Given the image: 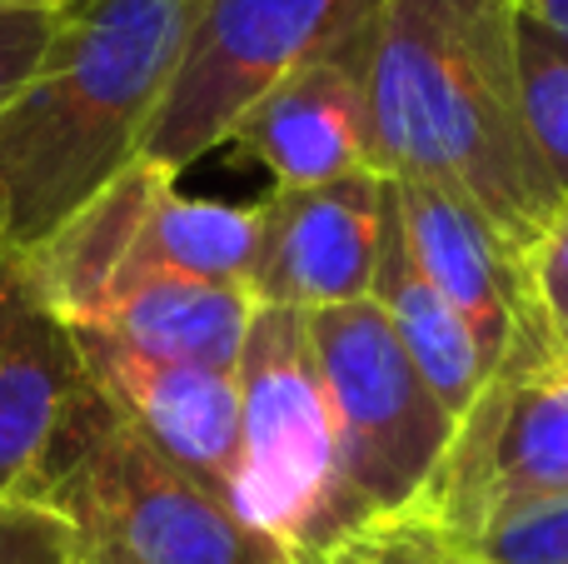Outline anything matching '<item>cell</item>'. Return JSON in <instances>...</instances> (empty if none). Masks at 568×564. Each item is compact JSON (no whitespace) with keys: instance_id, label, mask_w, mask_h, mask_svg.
Instances as JSON below:
<instances>
[{"instance_id":"cb8c5ba5","label":"cell","mask_w":568,"mask_h":564,"mask_svg":"<svg viewBox=\"0 0 568 564\" xmlns=\"http://www.w3.org/2000/svg\"><path fill=\"white\" fill-rule=\"evenodd\" d=\"M0 240H6V210H0Z\"/></svg>"},{"instance_id":"e0dca14e","label":"cell","mask_w":568,"mask_h":564,"mask_svg":"<svg viewBox=\"0 0 568 564\" xmlns=\"http://www.w3.org/2000/svg\"><path fill=\"white\" fill-rule=\"evenodd\" d=\"M464 545L484 564H568V495L514 510Z\"/></svg>"},{"instance_id":"5bb4252c","label":"cell","mask_w":568,"mask_h":564,"mask_svg":"<svg viewBox=\"0 0 568 564\" xmlns=\"http://www.w3.org/2000/svg\"><path fill=\"white\" fill-rule=\"evenodd\" d=\"M369 300L384 310L394 340L419 365V375L444 400V410L459 420L474 405L489 370H484V355L474 345L464 315L444 300V290L414 260L409 240L399 230V215H394V195H389V215H384V240H379V265H374Z\"/></svg>"},{"instance_id":"6da1fadb","label":"cell","mask_w":568,"mask_h":564,"mask_svg":"<svg viewBox=\"0 0 568 564\" xmlns=\"http://www.w3.org/2000/svg\"><path fill=\"white\" fill-rule=\"evenodd\" d=\"M374 125L384 175L459 195L519 260L568 210L524 130L514 0H379Z\"/></svg>"},{"instance_id":"8fae6325","label":"cell","mask_w":568,"mask_h":564,"mask_svg":"<svg viewBox=\"0 0 568 564\" xmlns=\"http://www.w3.org/2000/svg\"><path fill=\"white\" fill-rule=\"evenodd\" d=\"M75 350L90 385L110 410L145 440L150 450L180 465L190 480L215 490L220 500L235 495L240 475V375L230 370L165 365V360L135 355L130 345L75 330Z\"/></svg>"},{"instance_id":"ac0fdd59","label":"cell","mask_w":568,"mask_h":564,"mask_svg":"<svg viewBox=\"0 0 568 564\" xmlns=\"http://www.w3.org/2000/svg\"><path fill=\"white\" fill-rule=\"evenodd\" d=\"M0 564H90L85 540L36 495L0 500Z\"/></svg>"},{"instance_id":"277c9868","label":"cell","mask_w":568,"mask_h":564,"mask_svg":"<svg viewBox=\"0 0 568 564\" xmlns=\"http://www.w3.org/2000/svg\"><path fill=\"white\" fill-rule=\"evenodd\" d=\"M30 495L75 525L90 564H290L230 500L150 450L100 390Z\"/></svg>"},{"instance_id":"d4e9b609","label":"cell","mask_w":568,"mask_h":564,"mask_svg":"<svg viewBox=\"0 0 568 564\" xmlns=\"http://www.w3.org/2000/svg\"><path fill=\"white\" fill-rule=\"evenodd\" d=\"M0 6H26V0H0Z\"/></svg>"},{"instance_id":"5b68a950","label":"cell","mask_w":568,"mask_h":564,"mask_svg":"<svg viewBox=\"0 0 568 564\" xmlns=\"http://www.w3.org/2000/svg\"><path fill=\"white\" fill-rule=\"evenodd\" d=\"M559 495H568V355L529 290L499 365L454 420V440L419 515L454 540H469L514 510Z\"/></svg>"},{"instance_id":"603a6c76","label":"cell","mask_w":568,"mask_h":564,"mask_svg":"<svg viewBox=\"0 0 568 564\" xmlns=\"http://www.w3.org/2000/svg\"><path fill=\"white\" fill-rule=\"evenodd\" d=\"M434 564H484V560L474 555L464 540H454L449 530H444V535H439V560H434Z\"/></svg>"},{"instance_id":"44dd1931","label":"cell","mask_w":568,"mask_h":564,"mask_svg":"<svg viewBox=\"0 0 568 564\" xmlns=\"http://www.w3.org/2000/svg\"><path fill=\"white\" fill-rule=\"evenodd\" d=\"M524 270H529V290L544 325H549V335L559 340V350L568 355V210L559 215V225L534 245Z\"/></svg>"},{"instance_id":"3957f363","label":"cell","mask_w":568,"mask_h":564,"mask_svg":"<svg viewBox=\"0 0 568 564\" xmlns=\"http://www.w3.org/2000/svg\"><path fill=\"white\" fill-rule=\"evenodd\" d=\"M240 475L235 515L290 555L324 564L344 540L369 530L339 460V435L300 310H255L240 355Z\"/></svg>"},{"instance_id":"ba28073f","label":"cell","mask_w":568,"mask_h":564,"mask_svg":"<svg viewBox=\"0 0 568 564\" xmlns=\"http://www.w3.org/2000/svg\"><path fill=\"white\" fill-rule=\"evenodd\" d=\"M374 10L364 26L300 60L240 120L235 145L275 175V190L379 170L374 125ZM384 175V170H379Z\"/></svg>"},{"instance_id":"30bf717a","label":"cell","mask_w":568,"mask_h":564,"mask_svg":"<svg viewBox=\"0 0 568 564\" xmlns=\"http://www.w3.org/2000/svg\"><path fill=\"white\" fill-rule=\"evenodd\" d=\"M90 400L70 325L45 305L26 250L0 240V500L36 490Z\"/></svg>"},{"instance_id":"9a60e30c","label":"cell","mask_w":568,"mask_h":564,"mask_svg":"<svg viewBox=\"0 0 568 564\" xmlns=\"http://www.w3.org/2000/svg\"><path fill=\"white\" fill-rule=\"evenodd\" d=\"M255 250H260V205L195 200V195H180L175 180H170V185L150 200L145 220H140L115 295L145 275H185V280H205V285H245L250 290Z\"/></svg>"},{"instance_id":"7402d4cb","label":"cell","mask_w":568,"mask_h":564,"mask_svg":"<svg viewBox=\"0 0 568 564\" xmlns=\"http://www.w3.org/2000/svg\"><path fill=\"white\" fill-rule=\"evenodd\" d=\"M519 6V16L539 20L544 30H554V36L568 40V0H514Z\"/></svg>"},{"instance_id":"2e32d148","label":"cell","mask_w":568,"mask_h":564,"mask_svg":"<svg viewBox=\"0 0 568 564\" xmlns=\"http://www.w3.org/2000/svg\"><path fill=\"white\" fill-rule=\"evenodd\" d=\"M514 75H519L524 130L568 205V40L514 6Z\"/></svg>"},{"instance_id":"ffe728a7","label":"cell","mask_w":568,"mask_h":564,"mask_svg":"<svg viewBox=\"0 0 568 564\" xmlns=\"http://www.w3.org/2000/svg\"><path fill=\"white\" fill-rule=\"evenodd\" d=\"M439 535L444 530L414 510V515L374 520L369 530L344 540L324 564H434L439 560Z\"/></svg>"},{"instance_id":"7a4b0ae2","label":"cell","mask_w":568,"mask_h":564,"mask_svg":"<svg viewBox=\"0 0 568 564\" xmlns=\"http://www.w3.org/2000/svg\"><path fill=\"white\" fill-rule=\"evenodd\" d=\"M205 0H60L30 85L0 110L6 240L30 250L140 160Z\"/></svg>"},{"instance_id":"9c48e42d","label":"cell","mask_w":568,"mask_h":564,"mask_svg":"<svg viewBox=\"0 0 568 564\" xmlns=\"http://www.w3.org/2000/svg\"><path fill=\"white\" fill-rule=\"evenodd\" d=\"M384 215H389V175L379 170L270 190L260 200V250L250 270L255 305L310 315L369 300Z\"/></svg>"},{"instance_id":"8992f818","label":"cell","mask_w":568,"mask_h":564,"mask_svg":"<svg viewBox=\"0 0 568 564\" xmlns=\"http://www.w3.org/2000/svg\"><path fill=\"white\" fill-rule=\"evenodd\" d=\"M310 345L339 435V460L369 520L414 515L454 440V415L429 390L374 300L310 310Z\"/></svg>"},{"instance_id":"52a82bcc","label":"cell","mask_w":568,"mask_h":564,"mask_svg":"<svg viewBox=\"0 0 568 564\" xmlns=\"http://www.w3.org/2000/svg\"><path fill=\"white\" fill-rule=\"evenodd\" d=\"M374 10L379 0H205L140 160L180 175L210 150L230 145L250 105L275 80L364 26Z\"/></svg>"},{"instance_id":"4fadbf2b","label":"cell","mask_w":568,"mask_h":564,"mask_svg":"<svg viewBox=\"0 0 568 564\" xmlns=\"http://www.w3.org/2000/svg\"><path fill=\"white\" fill-rule=\"evenodd\" d=\"M255 295L245 285H205L185 275H145L125 285L90 325L100 335L130 345L135 355L165 360V365L195 370H240L250 325H255Z\"/></svg>"},{"instance_id":"d6986e66","label":"cell","mask_w":568,"mask_h":564,"mask_svg":"<svg viewBox=\"0 0 568 564\" xmlns=\"http://www.w3.org/2000/svg\"><path fill=\"white\" fill-rule=\"evenodd\" d=\"M60 26V0L0 6V110L30 85Z\"/></svg>"},{"instance_id":"7c38bea8","label":"cell","mask_w":568,"mask_h":564,"mask_svg":"<svg viewBox=\"0 0 568 564\" xmlns=\"http://www.w3.org/2000/svg\"><path fill=\"white\" fill-rule=\"evenodd\" d=\"M389 195L414 260L444 290V300L464 315V325H469L474 345L484 355V370H494L524 305H529L524 260L494 235L479 210L464 205L459 195H444L429 180L389 175Z\"/></svg>"}]
</instances>
